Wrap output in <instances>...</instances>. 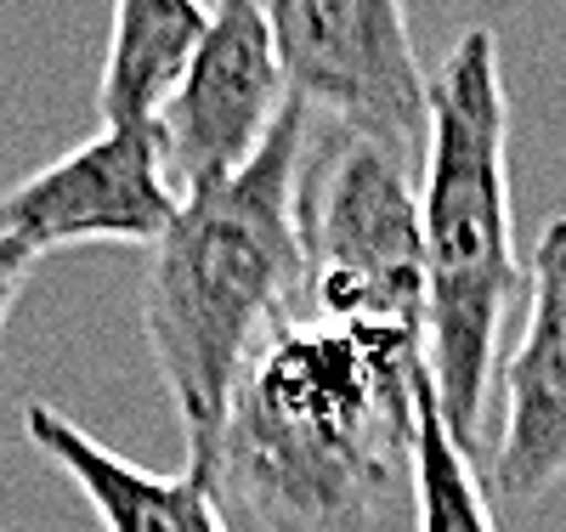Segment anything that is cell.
<instances>
[{"instance_id": "6da1fadb", "label": "cell", "mask_w": 566, "mask_h": 532, "mask_svg": "<svg viewBox=\"0 0 566 532\" xmlns=\"http://www.w3.org/2000/svg\"><path fill=\"white\" fill-rule=\"evenodd\" d=\"M419 334L295 317L250 363L210 481L261 532H374L413 481Z\"/></svg>"}, {"instance_id": "7a4b0ae2", "label": "cell", "mask_w": 566, "mask_h": 532, "mask_svg": "<svg viewBox=\"0 0 566 532\" xmlns=\"http://www.w3.org/2000/svg\"><path fill=\"white\" fill-rule=\"evenodd\" d=\"M306 159V108L266 131L261 154L205 192H187L148 255L142 334L176 403L187 470L210 476L221 419L250 363L295 317H306V255L295 227V181Z\"/></svg>"}, {"instance_id": "3957f363", "label": "cell", "mask_w": 566, "mask_h": 532, "mask_svg": "<svg viewBox=\"0 0 566 532\" xmlns=\"http://www.w3.org/2000/svg\"><path fill=\"white\" fill-rule=\"evenodd\" d=\"M419 176L424 374L448 437L476 459L488 442L499 334L527 301L510 216V96L493 29H464L437 69Z\"/></svg>"}, {"instance_id": "277c9868", "label": "cell", "mask_w": 566, "mask_h": 532, "mask_svg": "<svg viewBox=\"0 0 566 532\" xmlns=\"http://www.w3.org/2000/svg\"><path fill=\"white\" fill-rule=\"evenodd\" d=\"M306 317L424 341L419 165L335 131L295 181Z\"/></svg>"}, {"instance_id": "5b68a950", "label": "cell", "mask_w": 566, "mask_h": 532, "mask_svg": "<svg viewBox=\"0 0 566 532\" xmlns=\"http://www.w3.org/2000/svg\"><path fill=\"white\" fill-rule=\"evenodd\" d=\"M290 96L335 131L368 136L424 170L431 74L419 69L408 0H261Z\"/></svg>"}, {"instance_id": "8992f818", "label": "cell", "mask_w": 566, "mask_h": 532, "mask_svg": "<svg viewBox=\"0 0 566 532\" xmlns=\"http://www.w3.org/2000/svg\"><path fill=\"white\" fill-rule=\"evenodd\" d=\"M283 108H290V85H283L261 0H216L193 63L170 103L154 114L165 170L181 199L239 176L261 154Z\"/></svg>"}, {"instance_id": "52a82bcc", "label": "cell", "mask_w": 566, "mask_h": 532, "mask_svg": "<svg viewBox=\"0 0 566 532\" xmlns=\"http://www.w3.org/2000/svg\"><path fill=\"white\" fill-rule=\"evenodd\" d=\"M181 210L154 125H103L0 192V232L34 255L69 244H159Z\"/></svg>"}, {"instance_id": "ba28073f", "label": "cell", "mask_w": 566, "mask_h": 532, "mask_svg": "<svg viewBox=\"0 0 566 532\" xmlns=\"http://www.w3.org/2000/svg\"><path fill=\"white\" fill-rule=\"evenodd\" d=\"M527 328L504 357V419L488 448V493L533 504L566 481V216H555L527 267Z\"/></svg>"}, {"instance_id": "9c48e42d", "label": "cell", "mask_w": 566, "mask_h": 532, "mask_svg": "<svg viewBox=\"0 0 566 532\" xmlns=\"http://www.w3.org/2000/svg\"><path fill=\"white\" fill-rule=\"evenodd\" d=\"M23 437L91 499V510H97L108 532H227L221 493L199 470H181V476L142 470L119 459L114 448H103L91 430H80L52 403L23 408Z\"/></svg>"}, {"instance_id": "30bf717a", "label": "cell", "mask_w": 566, "mask_h": 532, "mask_svg": "<svg viewBox=\"0 0 566 532\" xmlns=\"http://www.w3.org/2000/svg\"><path fill=\"white\" fill-rule=\"evenodd\" d=\"M210 29L205 0H114L108 58L97 80L103 125H154L170 103L199 40Z\"/></svg>"}, {"instance_id": "8fae6325", "label": "cell", "mask_w": 566, "mask_h": 532, "mask_svg": "<svg viewBox=\"0 0 566 532\" xmlns=\"http://www.w3.org/2000/svg\"><path fill=\"white\" fill-rule=\"evenodd\" d=\"M419 419H413V481H408V499H413V532H499L493 515V493L437 414L431 397V374H419V397H413Z\"/></svg>"}, {"instance_id": "7c38bea8", "label": "cell", "mask_w": 566, "mask_h": 532, "mask_svg": "<svg viewBox=\"0 0 566 532\" xmlns=\"http://www.w3.org/2000/svg\"><path fill=\"white\" fill-rule=\"evenodd\" d=\"M34 267H40V255H34V250L23 244V238H12V232H0V341H7V317H12L18 295H23V289H29Z\"/></svg>"}]
</instances>
